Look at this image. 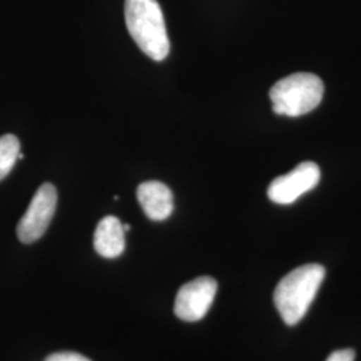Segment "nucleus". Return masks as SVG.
<instances>
[{"label": "nucleus", "mask_w": 361, "mask_h": 361, "mask_svg": "<svg viewBox=\"0 0 361 361\" xmlns=\"http://www.w3.org/2000/svg\"><path fill=\"white\" fill-rule=\"evenodd\" d=\"M355 350L353 349H338L329 355L326 361H355Z\"/></svg>", "instance_id": "11"}, {"label": "nucleus", "mask_w": 361, "mask_h": 361, "mask_svg": "<svg viewBox=\"0 0 361 361\" xmlns=\"http://www.w3.org/2000/svg\"><path fill=\"white\" fill-rule=\"evenodd\" d=\"M123 229H125V232H129V231H130L129 224H125V225H123Z\"/></svg>", "instance_id": "12"}, {"label": "nucleus", "mask_w": 361, "mask_h": 361, "mask_svg": "<svg viewBox=\"0 0 361 361\" xmlns=\"http://www.w3.org/2000/svg\"><path fill=\"white\" fill-rule=\"evenodd\" d=\"M322 178V171L317 164L305 161L298 164L288 174L271 180L268 188V197L271 202L279 205H289L301 195L313 190Z\"/></svg>", "instance_id": "5"}, {"label": "nucleus", "mask_w": 361, "mask_h": 361, "mask_svg": "<svg viewBox=\"0 0 361 361\" xmlns=\"http://www.w3.org/2000/svg\"><path fill=\"white\" fill-rule=\"evenodd\" d=\"M125 19L133 40L153 61L161 62L170 52L162 8L157 0H126Z\"/></svg>", "instance_id": "2"}, {"label": "nucleus", "mask_w": 361, "mask_h": 361, "mask_svg": "<svg viewBox=\"0 0 361 361\" xmlns=\"http://www.w3.org/2000/svg\"><path fill=\"white\" fill-rule=\"evenodd\" d=\"M20 154V142L13 134L0 137V180L13 170Z\"/></svg>", "instance_id": "9"}, {"label": "nucleus", "mask_w": 361, "mask_h": 361, "mask_svg": "<svg viewBox=\"0 0 361 361\" xmlns=\"http://www.w3.org/2000/svg\"><path fill=\"white\" fill-rule=\"evenodd\" d=\"M137 198L143 213L152 221H165L174 210L173 193L159 180H146L137 189Z\"/></svg>", "instance_id": "7"}, {"label": "nucleus", "mask_w": 361, "mask_h": 361, "mask_svg": "<svg viewBox=\"0 0 361 361\" xmlns=\"http://www.w3.org/2000/svg\"><path fill=\"white\" fill-rule=\"evenodd\" d=\"M271 107L279 116H305L322 104L324 83L310 73H296L280 79L271 91Z\"/></svg>", "instance_id": "3"}, {"label": "nucleus", "mask_w": 361, "mask_h": 361, "mask_svg": "<svg viewBox=\"0 0 361 361\" xmlns=\"http://www.w3.org/2000/svg\"><path fill=\"white\" fill-rule=\"evenodd\" d=\"M44 361H91L85 357L83 355H79L77 352H58L52 353Z\"/></svg>", "instance_id": "10"}, {"label": "nucleus", "mask_w": 361, "mask_h": 361, "mask_svg": "<svg viewBox=\"0 0 361 361\" xmlns=\"http://www.w3.org/2000/svg\"><path fill=\"white\" fill-rule=\"evenodd\" d=\"M125 229L119 219L107 216L99 221L94 233V247L104 258L119 257L125 252Z\"/></svg>", "instance_id": "8"}, {"label": "nucleus", "mask_w": 361, "mask_h": 361, "mask_svg": "<svg viewBox=\"0 0 361 361\" xmlns=\"http://www.w3.org/2000/svg\"><path fill=\"white\" fill-rule=\"evenodd\" d=\"M58 204V193L52 183H43L31 200L25 216L20 219L16 234L23 244H32L46 233L51 224Z\"/></svg>", "instance_id": "4"}, {"label": "nucleus", "mask_w": 361, "mask_h": 361, "mask_svg": "<svg viewBox=\"0 0 361 361\" xmlns=\"http://www.w3.org/2000/svg\"><path fill=\"white\" fill-rule=\"evenodd\" d=\"M325 277L320 264H305L288 273L276 286L273 300L281 319L288 325H296L310 310Z\"/></svg>", "instance_id": "1"}, {"label": "nucleus", "mask_w": 361, "mask_h": 361, "mask_svg": "<svg viewBox=\"0 0 361 361\" xmlns=\"http://www.w3.org/2000/svg\"><path fill=\"white\" fill-rule=\"evenodd\" d=\"M217 288V281L207 276L197 277L180 286L174 302L176 316L189 323L204 319L214 301Z\"/></svg>", "instance_id": "6"}]
</instances>
